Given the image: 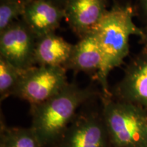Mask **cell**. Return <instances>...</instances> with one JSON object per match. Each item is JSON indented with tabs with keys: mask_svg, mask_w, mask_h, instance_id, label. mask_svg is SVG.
I'll use <instances>...</instances> for the list:
<instances>
[{
	"mask_svg": "<svg viewBox=\"0 0 147 147\" xmlns=\"http://www.w3.org/2000/svg\"><path fill=\"white\" fill-rule=\"evenodd\" d=\"M37 37L25 23L16 21L0 33V57L21 71L36 65Z\"/></svg>",
	"mask_w": 147,
	"mask_h": 147,
	"instance_id": "obj_6",
	"label": "cell"
},
{
	"mask_svg": "<svg viewBox=\"0 0 147 147\" xmlns=\"http://www.w3.org/2000/svg\"><path fill=\"white\" fill-rule=\"evenodd\" d=\"M63 19L64 9L48 0H31L21 16L22 21L37 38L55 32Z\"/></svg>",
	"mask_w": 147,
	"mask_h": 147,
	"instance_id": "obj_9",
	"label": "cell"
},
{
	"mask_svg": "<svg viewBox=\"0 0 147 147\" xmlns=\"http://www.w3.org/2000/svg\"><path fill=\"white\" fill-rule=\"evenodd\" d=\"M55 147H113L102 110L78 112Z\"/></svg>",
	"mask_w": 147,
	"mask_h": 147,
	"instance_id": "obj_5",
	"label": "cell"
},
{
	"mask_svg": "<svg viewBox=\"0 0 147 147\" xmlns=\"http://www.w3.org/2000/svg\"><path fill=\"white\" fill-rule=\"evenodd\" d=\"M48 1H51V2L54 3V4L58 5V6L64 9L67 0H48Z\"/></svg>",
	"mask_w": 147,
	"mask_h": 147,
	"instance_id": "obj_16",
	"label": "cell"
},
{
	"mask_svg": "<svg viewBox=\"0 0 147 147\" xmlns=\"http://www.w3.org/2000/svg\"><path fill=\"white\" fill-rule=\"evenodd\" d=\"M102 113L113 147H147V110L100 95Z\"/></svg>",
	"mask_w": 147,
	"mask_h": 147,
	"instance_id": "obj_3",
	"label": "cell"
},
{
	"mask_svg": "<svg viewBox=\"0 0 147 147\" xmlns=\"http://www.w3.org/2000/svg\"><path fill=\"white\" fill-rule=\"evenodd\" d=\"M73 46L55 32L39 37L37 38L35 52L36 65L65 67Z\"/></svg>",
	"mask_w": 147,
	"mask_h": 147,
	"instance_id": "obj_11",
	"label": "cell"
},
{
	"mask_svg": "<svg viewBox=\"0 0 147 147\" xmlns=\"http://www.w3.org/2000/svg\"><path fill=\"white\" fill-rule=\"evenodd\" d=\"M91 87L69 82L61 91L38 105L30 106L32 125L42 147H55L79 108L99 95Z\"/></svg>",
	"mask_w": 147,
	"mask_h": 147,
	"instance_id": "obj_1",
	"label": "cell"
},
{
	"mask_svg": "<svg viewBox=\"0 0 147 147\" xmlns=\"http://www.w3.org/2000/svg\"><path fill=\"white\" fill-rule=\"evenodd\" d=\"M66 70L63 67L35 65L22 73L13 96L30 106L42 104L69 83Z\"/></svg>",
	"mask_w": 147,
	"mask_h": 147,
	"instance_id": "obj_4",
	"label": "cell"
},
{
	"mask_svg": "<svg viewBox=\"0 0 147 147\" xmlns=\"http://www.w3.org/2000/svg\"><path fill=\"white\" fill-rule=\"evenodd\" d=\"M23 71H20L8 61L0 57V100L13 96Z\"/></svg>",
	"mask_w": 147,
	"mask_h": 147,
	"instance_id": "obj_13",
	"label": "cell"
},
{
	"mask_svg": "<svg viewBox=\"0 0 147 147\" xmlns=\"http://www.w3.org/2000/svg\"><path fill=\"white\" fill-rule=\"evenodd\" d=\"M93 32L96 36L103 54L102 68L97 74L102 93L112 95L108 78L113 69L123 63L129 53V40L132 36L142 38V29L134 21V11L129 5L115 3L108 9Z\"/></svg>",
	"mask_w": 147,
	"mask_h": 147,
	"instance_id": "obj_2",
	"label": "cell"
},
{
	"mask_svg": "<svg viewBox=\"0 0 147 147\" xmlns=\"http://www.w3.org/2000/svg\"><path fill=\"white\" fill-rule=\"evenodd\" d=\"M116 99L147 110V51L144 50L129 63L124 75L116 86Z\"/></svg>",
	"mask_w": 147,
	"mask_h": 147,
	"instance_id": "obj_7",
	"label": "cell"
},
{
	"mask_svg": "<svg viewBox=\"0 0 147 147\" xmlns=\"http://www.w3.org/2000/svg\"><path fill=\"white\" fill-rule=\"evenodd\" d=\"M139 7L147 22V0H139Z\"/></svg>",
	"mask_w": 147,
	"mask_h": 147,
	"instance_id": "obj_15",
	"label": "cell"
},
{
	"mask_svg": "<svg viewBox=\"0 0 147 147\" xmlns=\"http://www.w3.org/2000/svg\"><path fill=\"white\" fill-rule=\"evenodd\" d=\"M0 147H42L32 128L10 127L1 119Z\"/></svg>",
	"mask_w": 147,
	"mask_h": 147,
	"instance_id": "obj_12",
	"label": "cell"
},
{
	"mask_svg": "<svg viewBox=\"0 0 147 147\" xmlns=\"http://www.w3.org/2000/svg\"><path fill=\"white\" fill-rule=\"evenodd\" d=\"M26 4L13 1H0V33L22 16Z\"/></svg>",
	"mask_w": 147,
	"mask_h": 147,
	"instance_id": "obj_14",
	"label": "cell"
},
{
	"mask_svg": "<svg viewBox=\"0 0 147 147\" xmlns=\"http://www.w3.org/2000/svg\"><path fill=\"white\" fill-rule=\"evenodd\" d=\"M31 0H0V1H13V2H18L27 4Z\"/></svg>",
	"mask_w": 147,
	"mask_h": 147,
	"instance_id": "obj_18",
	"label": "cell"
},
{
	"mask_svg": "<svg viewBox=\"0 0 147 147\" xmlns=\"http://www.w3.org/2000/svg\"><path fill=\"white\" fill-rule=\"evenodd\" d=\"M143 30V35L142 38V40L144 45V50L147 51V25L144 29H142Z\"/></svg>",
	"mask_w": 147,
	"mask_h": 147,
	"instance_id": "obj_17",
	"label": "cell"
},
{
	"mask_svg": "<svg viewBox=\"0 0 147 147\" xmlns=\"http://www.w3.org/2000/svg\"><path fill=\"white\" fill-rule=\"evenodd\" d=\"M103 54L97 39L93 31L85 34L76 44L65 68L76 72L97 74L102 68Z\"/></svg>",
	"mask_w": 147,
	"mask_h": 147,
	"instance_id": "obj_10",
	"label": "cell"
},
{
	"mask_svg": "<svg viewBox=\"0 0 147 147\" xmlns=\"http://www.w3.org/2000/svg\"><path fill=\"white\" fill-rule=\"evenodd\" d=\"M107 10L106 0H67L65 19L81 38L95 28Z\"/></svg>",
	"mask_w": 147,
	"mask_h": 147,
	"instance_id": "obj_8",
	"label": "cell"
}]
</instances>
